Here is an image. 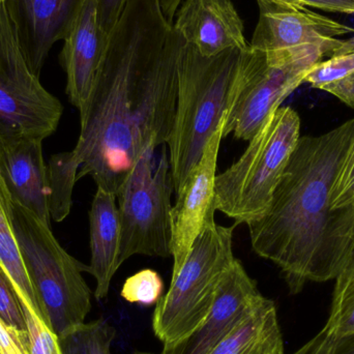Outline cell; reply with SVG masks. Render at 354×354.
I'll use <instances>...</instances> for the list:
<instances>
[{
  "label": "cell",
  "instance_id": "obj_26",
  "mask_svg": "<svg viewBox=\"0 0 354 354\" xmlns=\"http://www.w3.org/2000/svg\"><path fill=\"white\" fill-rule=\"evenodd\" d=\"M334 208L354 205V139L332 189Z\"/></svg>",
  "mask_w": 354,
  "mask_h": 354
},
{
  "label": "cell",
  "instance_id": "obj_15",
  "mask_svg": "<svg viewBox=\"0 0 354 354\" xmlns=\"http://www.w3.org/2000/svg\"><path fill=\"white\" fill-rule=\"evenodd\" d=\"M174 28L202 55L247 50L245 25L231 0H183Z\"/></svg>",
  "mask_w": 354,
  "mask_h": 354
},
{
  "label": "cell",
  "instance_id": "obj_25",
  "mask_svg": "<svg viewBox=\"0 0 354 354\" xmlns=\"http://www.w3.org/2000/svg\"><path fill=\"white\" fill-rule=\"evenodd\" d=\"M22 307L28 328L31 354H64L57 336L49 326L26 306L22 304Z\"/></svg>",
  "mask_w": 354,
  "mask_h": 354
},
{
  "label": "cell",
  "instance_id": "obj_7",
  "mask_svg": "<svg viewBox=\"0 0 354 354\" xmlns=\"http://www.w3.org/2000/svg\"><path fill=\"white\" fill-rule=\"evenodd\" d=\"M324 57L330 55L318 46L270 51L250 46L243 53L241 81L225 118L223 138L233 134L239 140H251Z\"/></svg>",
  "mask_w": 354,
  "mask_h": 354
},
{
  "label": "cell",
  "instance_id": "obj_10",
  "mask_svg": "<svg viewBox=\"0 0 354 354\" xmlns=\"http://www.w3.org/2000/svg\"><path fill=\"white\" fill-rule=\"evenodd\" d=\"M259 17L252 37L253 49L260 51L318 46L332 56L346 46L339 37L353 29L306 6L274 0H256Z\"/></svg>",
  "mask_w": 354,
  "mask_h": 354
},
{
  "label": "cell",
  "instance_id": "obj_6",
  "mask_svg": "<svg viewBox=\"0 0 354 354\" xmlns=\"http://www.w3.org/2000/svg\"><path fill=\"white\" fill-rule=\"evenodd\" d=\"M235 227L206 224L180 270L172 274L169 290L158 301L153 316V334L164 345L183 340L207 318L218 285L235 260Z\"/></svg>",
  "mask_w": 354,
  "mask_h": 354
},
{
  "label": "cell",
  "instance_id": "obj_11",
  "mask_svg": "<svg viewBox=\"0 0 354 354\" xmlns=\"http://www.w3.org/2000/svg\"><path fill=\"white\" fill-rule=\"evenodd\" d=\"M109 37L100 24L95 0H84L66 37L59 59L66 75V91L80 113H88L106 56Z\"/></svg>",
  "mask_w": 354,
  "mask_h": 354
},
{
  "label": "cell",
  "instance_id": "obj_4",
  "mask_svg": "<svg viewBox=\"0 0 354 354\" xmlns=\"http://www.w3.org/2000/svg\"><path fill=\"white\" fill-rule=\"evenodd\" d=\"M299 138L301 118L297 111L280 107L270 114L241 157L216 176V210L233 218L236 226L259 220Z\"/></svg>",
  "mask_w": 354,
  "mask_h": 354
},
{
  "label": "cell",
  "instance_id": "obj_28",
  "mask_svg": "<svg viewBox=\"0 0 354 354\" xmlns=\"http://www.w3.org/2000/svg\"><path fill=\"white\" fill-rule=\"evenodd\" d=\"M0 354H31L29 335L8 326L0 317Z\"/></svg>",
  "mask_w": 354,
  "mask_h": 354
},
{
  "label": "cell",
  "instance_id": "obj_21",
  "mask_svg": "<svg viewBox=\"0 0 354 354\" xmlns=\"http://www.w3.org/2000/svg\"><path fill=\"white\" fill-rule=\"evenodd\" d=\"M335 281L330 315L322 330L326 336L342 337L354 333V251Z\"/></svg>",
  "mask_w": 354,
  "mask_h": 354
},
{
  "label": "cell",
  "instance_id": "obj_27",
  "mask_svg": "<svg viewBox=\"0 0 354 354\" xmlns=\"http://www.w3.org/2000/svg\"><path fill=\"white\" fill-rule=\"evenodd\" d=\"M306 354H354V333L342 337L326 336L320 330Z\"/></svg>",
  "mask_w": 354,
  "mask_h": 354
},
{
  "label": "cell",
  "instance_id": "obj_24",
  "mask_svg": "<svg viewBox=\"0 0 354 354\" xmlns=\"http://www.w3.org/2000/svg\"><path fill=\"white\" fill-rule=\"evenodd\" d=\"M0 317L10 328L22 334L28 335L26 318L22 304L14 286L0 266Z\"/></svg>",
  "mask_w": 354,
  "mask_h": 354
},
{
  "label": "cell",
  "instance_id": "obj_16",
  "mask_svg": "<svg viewBox=\"0 0 354 354\" xmlns=\"http://www.w3.org/2000/svg\"><path fill=\"white\" fill-rule=\"evenodd\" d=\"M41 143V139L35 137L0 142V176L12 201L24 206L51 227L49 177Z\"/></svg>",
  "mask_w": 354,
  "mask_h": 354
},
{
  "label": "cell",
  "instance_id": "obj_5",
  "mask_svg": "<svg viewBox=\"0 0 354 354\" xmlns=\"http://www.w3.org/2000/svg\"><path fill=\"white\" fill-rule=\"evenodd\" d=\"M12 221L23 262L47 326L58 339L62 338L84 324L91 312V291L82 276L88 266L60 245L51 227L17 202H12Z\"/></svg>",
  "mask_w": 354,
  "mask_h": 354
},
{
  "label": "cell",
  "instance_id": "obj_19",
  "mask_svg": "<svg viewBox=\"0 0 354 354\" xmlns=\"http://www.w3.org/2000/svg\"><path fill=\"white\" fill-rule=\"evenodd\" d=\"M0 266L14 286L23 305L46 324V316L23 262L12 221V202L0 176Z\"/></svg>",
  "mask_w": 354,
  "mask_h": 354
},
{
  "label": "cell",
  "instance_id": "obj_8",
  "mask_svg": "<svg viewBox=\"0 0 354 354\" xmlns=\"http://www.w3.org/2000/svg\"><path fill=\"white\" fill-rule=\"evenodd\" d=\"M149 147L120 185L116 199L122 223L120 262L134 255L171 257L174 178L167 145L157 164Z\"/></svg>",
  "mask_w": 354,
  "mask_h": 354
},
{
  "label": "cell",
  "instance_id": "obj_30",
  "mask_svg": "<svg viewBox=\"0 0 354 354\" xmlns=\"http://www.w3.org/2000/svg\"><path fill=\"white\" fill-rule=\"evenodd\" d=\"M293 6H310L330 12L354 15V0H274Z\"/></svg>",
  "mask_w": 354,
  "mask_h": 354
},
{
  "label": "cell",
  "instance_id": "obj_12",
  "mask_svg": "<svg viewBox=\"0 0 354 354\" xmlns=\"http://www.w3.org/2000/svg\"><path fill=\"white\" fill-rule=\"evenodd\" d=\"M224 122L225 120L208 141L199 162L176 193V204L171 209L172 274L180 270L194 241L206 224L214 222V181Z\"/></svg>",
  "mask_w": 354,
  "mask_h": 354
},
{
  "label": "cell",
  "instance_id": "obj_31",
  "mask_svg": "<svg viewBox=\"0 0 354 354\" xmlns=\"http://www.w3.org/2000/svg\"><path fill=\"white\" fill-rule=\"evenodd\" d=\"M158 1H159L162 12H163L166 20L170 24L174 25V17H176L177 10H178L183 0H158Z\"/></svg>",
  "mask_w": 354,
  "mask_h": 354
},
{
  "label": "cell",
  "instance_id": "obj_20",
  "mask_svg": "<svg viewBox=\"0 0 354 354\" xmlns=\"http://www.w3.org/2000/svg\"><path fill=\"white\" fill-rule=\"evenodd\" d=\"M313 88L322 89L354 108V39L328 59L312 68L305 79Z\"/></svg>",
  "mask_w": 354,
  "mask_h": 354
},
{
  "label": "cell",
  "instance_id": "obj_32",
  "mask_svg": "<svg viewBox=\"0 0 354 354\" xmlns=\"http://www.w3.org/2000/svg\"><path fill=\"white\" fill-rule=\"evenodd\" d=\"M312 342H313V339H311V340L308 341L307 343H306L304 346H301V348L297 349L295 353H293L292 354H306L308 353V351H309L310 347H311Z\"/></svg>",
  "mask_w": 354,
  "mask_h": 354
},
{
  "label": "cell",
  "instance_id": "obj_14",
  "mask_svg": "<svg viewBox=\"0 0 354 354\" xmlns=\"http://www.w3.org/2000/svg\"><path fill=\"white\" fill-rule=\"evenodd\" d=\"M84 0H6L25 57L39 76L54 44L64 41Z\"/></svg>",
  "mask_w": 354,
  "mask_h": 354
},
{
  "label": "cell",
  "instance_id": "obj_3",
  "mask_svg": "<svg viewBox=\"0 0 354 354\" xmlns=\"http://www.w3.org/2000/svg\"><path fill=\"white\" fill-rule=\"evenodd\" d=\"M245 51L230 49L208 57L187 43L181 48L176 116L166 143L176 193L234 102Z\"/></svg>",
  "mask_w": 354,
  "mask_h": 354
},
{
  "label": "cell",
  "instance_id": "obj_2",
  "mask_svg": "<svg viewBox=\"0 0 354 354\" xmlns=\"http://www.w3.org/2000/svg\"><path fill=\"white\" fill-rule=\"evenodd\" d=\"M354 139V118L301 136L266 214L249 225L252 249L281 270L290 295L335 280L354 251V205L334 208L332 189Z\"/></svg>",
  "mask_w": 354,
  "mask_h": 354
},
{
  "label": "cell",
  "instance_id": "obj_23",
  "mask_svg": "<svg viewBox=\"0 0 354 354\" xmlns=\"http://www.w3.org/2000/svg\"><path fill=\"white\" fill-rule=\"evenodd\" d=\"M163 291L162 277L156 270L145 268L127 279L120 295L128 303L151 307L157 305Z\"/></svg>",
  "mask_w": 354,
  "mask_h": 354
},
{
  "label": "cell",
  "instance_id": "obj_29",
  "mask_svg": "<svg viewBox=\"0 0 354 354\" xmlns=\"http://www.w3.org/2000/svg\"><path fill=\"white\" fill-rule=\"evenodd\" d=\"M97 17L104 30L110 35L122 18L130 0H95Z\"/></svg>",
  "mask_w": 354,
  "mask_h": 354
},
{
  "label": "cell",
  "instance_id": "obj_33",
  "mask_svg": "<svg viewBox=\"0 0 354 354\" xmlns=\"http://www.w3.org/2000/svg\"><path fill=\"white\" fill-rule=\"evenodd\" d=\"M4 3H6V0H0V10H1Z\"/></svg>",
  "mask_w": 354,
  "mask_h": 354
},
{
  "label": "cell",
  "instance_id": "obj_17",
  "mask_svg": "<svg viewBox=\"0 0 354 354\" xmlns=\"http://www.w3.org/2000/svg\"><path fill=\"white\" fill-rule=\"evenodd\" d=\"M91 264L87 272L97 281L95 297L103 301L108 297L114 274L122 266V223L118 199L113 193L97 187L91 210Z\"/></svg>",
  "mask_w": 354,
  "mask_h": 354
},
{
  "label": "cell",
  "instance_id": "obj_18",
  "mask_svg": "<svg viewBox=\"0 0 354 354\" xmlns=\"http://www.w3.org/2000/svg\"><path fill=\"white\" fill-rule=\"evenodd\" d=\"M209 354H284L274 301L266 297Z\"/></svg>",
  "mask_w": 354,
  "mask_h": 354
},
{
  "label": "cell",
  "instance_id": "obj_9",
  "mask_svg": "<svg viewBox=\"0 0 354 354\" xmlns=\"http://www.w3.org/2000/svg\"><path fill=\"white\" fill-rule=\"evenodd\" d=\"M64 107L27 62L6 3L0 10V142L57 130Z\"/></svg>",
  "mask_w": 354,
  "mask_h": 354
},
{
  "label": "cell",
  "instance_id": "obj_1",
  "mask_svg": "<svg viewBox=\"0 0 354 354\" xmlns=\"http://www.w3.org/2000/svg\"><path fill=\"white\" fill-rule=\"evenodd\" d=\"M183 37L158 0H130L110 33L105 64L73 151L56 153L77 181L116 196L138 158L167 143L176 116Z\"/></svg>",
  "mask_w": 354,
  "mask_h": 354
},
{
  "label": "cell",
  "instance_id": "obj_13",
  "mask_svg": "<svg viewBox=\"0 0 354 354\" xmlns=\"http://www.w3.org/2000/svg\"><path fill=\"white\" fill-rule=\"evenodd\" d=\"M266 297L235 258L223 277L212 311L183 340L164 345L161 354H209Z\"/></svg>",
  "mask_w": 354,
  "mask_h": 354
},
{
  "label": "cell",
  "instance_id": "obj_22",
  "mask_svg": "<svg viewBox=\"0 0 354 354\" xmlns=\"http://www.w3.org/2000/svg\"><path fill=\"white\" fill-rule=\"evenodd\" d=\"M116 330L104 318L84 322L58 339L64 354H112ZM132 354H155L135 351Z\"/></svg>",
  "mask_w": 354,
  "mask_h": 354
}]
</instances>
